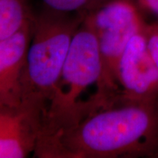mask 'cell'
<instances>
[{
  "mask_svg": "<svg viewBox=\"0 0 158 158\" xmlns=\"http://www.w3.org/2000/svg\"><path fill=\"white\" fill-rule=\"evenodd\" d=\"M34 156L158 157V98L118 99L71 127L40 135Z\"/></svg>",
  "mask_w": 158,
  "mask_h": 158,
  "instance_id": "1",
  "label": "cell"
},
{
  "mask_svg": "<svg viewBox=\"0 0 158 158\" xmlns=\"http://www.w3.org/2000/svg\"><path fill=\"white\" fill-rule=\"evenodd\" d=\"M118 100L104 77L95 34L83 20L42 115L39 136L71 127Z\"/></svg>",
  "mask_w": 158,
  "mask_h": 158,
  "instance_id": "2",
  "label": "cell"
},
{
  "mask_svg": "<svg viewBox=\"0 0 158 158\" xmlns=\"http://www.w3.org/2000/svg\"><path fill=\"white\" fill-rule=\"evenodd\" d=\"M83 20L84 13L62 12L44 5L34 11L23 77L22 103L36 108L41 115Z\"/></svg>",
  "mask_w": 158,
  "mask_h": 158,
  "instance_id": "3",
  "label": "cell"
},
{
  "mask_svg": "<svg viewBox=\"0 0 158 158\" xmlns=\"http://www.w3.org/2000/svg\"><path fill=\"white\" fill-rule=\"evenodd\" d=\"M84 21L95 34L108 88L119 98L117 67L132 37L146 20L135 0H107L84 13Z\"/></svg>",
  "mask_w": 158,
  "mask_h": 158,
  "instance_id": "4",
  "label": "cell"
},
{
  "mask_svg": "<svg viewBox=\"0 0 158 158\" xmlns=\"http://www.w3.org/2000/svg\"><path fill=\"white\" fill-rule=\"evenodd\" d=\"M117 85L121 100L158 98V69L148 50L144 28L132 37L119 58Z\"/></svg>",
  "mask_w": 158,
  "mask_h": 158,
  "instance_id": "5",
  "label": "cell"
},
{
  "mask_svg": "<svg viewBox=\"0 0 158 158\" xmlns=\"http://www.w3.org/2000/svg\"><path fill=\"white\" fill-rule=\"evenodd\" d=\"M41 113L25 103L0 105V158L34 155L41 126Z\"/></svg>",
  "mask_w": 158,
  "mask_h": 158,
  "instance_id": "6",
  "label": "cell"
},
{
  "mask_svg": "<svg viewBox=\"0 0 158 158\" xmlns=\"http://www.w3.org/2000/svg\"><path fill=\"white\" fill-rule=\"evenodd\" d=\"M33 19L17 34L0 42V105L22 103L23 77Z\"/></svg>",
  "mask_w": 158,
  "mask_h": 158,
  "instance_id": "7",
  "label": "cell"
},
{
  "mask_svg": "<svg viewBox=\"0 0 158 158\" xmlns=\"http://www.w3.org/2000/svg\"><path fill=\"white\" fill-rule=\"evenodd\" d=\"M34 16L30 0H0V42L17 34Z\"/></svg>",
  "mask_w": 158,
  "mask_h": 158,
  "instance_id": "8",
  "label": "cell"
},
{
  "mask_svg": "<svg viewBox=\"0 0 158 158\" xmlns=\"http://www.w3.org/2000/svg\"><path fill=\"white\" fill-rule=\"evenodd\" d=\"M53 10L68 13H85L107 0H41Z\"/></svg>",
  "mask_w": 158,
  "mask_h": 158,
  "instance_id": "9",
  "label": "cell"
},
{
  "mask_svg": "<svg viewBox=\"0 0 158 158\" xmlns=\"http://www.w3.org/2000/svg\"><path fill=\"white\" fill-rule=\"evenodd\" d=\"M144 32L148 50L158 69V20L146 22Z\"/></svg>",
  "mask_w": 158,
  "mask_h": 158,
  "instance_id": "10",
  "label": "cell"
},
{
  "mask_svg": "<svg viewBox=\"0 0 158 158\" xmlns=\"http://www.w3.org/2000/svg\"><path fill=\"white\" fill-rule=\"evenodd\" d=\"M141 14H149L158 20V0H135Z\"/></svg>",
  "mask_w": 158,
  "mask_h": 158,
  "instance_id": "11",
  "label": "cell"
}]
</instances>
